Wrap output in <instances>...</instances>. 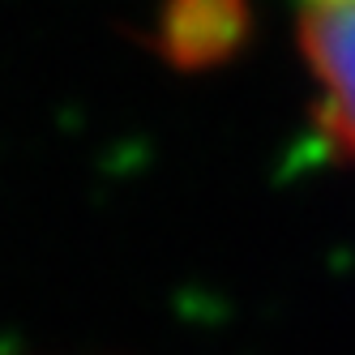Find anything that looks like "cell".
<instances>
[{
    "instance_id": "cell-1",
    "label": "cell",
    "mask_w": 355,
    "mask_h": 355,
    "mask_svg": "<svg viewBox=\"0 0 355 355\" xmlns=\"http://www.w3.org/2000/svg\"><path fill=\"white\" fill-rule=\"evenodd\" d=\"M300 52L317 86V124L355 159V0H325L300 21Z\"/></svg>"
},
{
    "instance_id": "cell-2",
    "label": "cell",
    "mask_w": 355,
    "mask_h": 355,
    "mask_svg": "<svg viewBox=\"0 0 355 355\" xmlns=\"http://www.w3.org/2000/svg\"><path fill=\"white\" fill-rule=\"evenodd\" d=\"M317 5H325V0H317Z\"/></svg>"
}]
</instances>
